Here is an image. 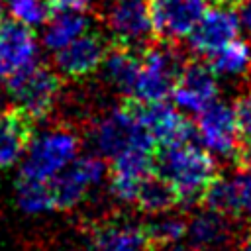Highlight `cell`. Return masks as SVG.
Masks as SVG:
<instances>
[{"label":"cell","mask_w":251,"mask_h":251,"mask_svg":"<svg viewBox=\"0 0 251 251\" xmlns=\"http://www.w3.org/2000/svg\"><path fill=\"white\" fill-rule=\"evenodd\" d=\"M206 10V0H149L153 33L171 41L188 37Z\"/></svg>","instance_id":"cell-14"},{"label":"cell","mask_w":251,"mask_h":251,"mask_svg":"<svg viewBox=\"0 0 251 251\" xmlns=\"http://www.w3.org/2000/svg\"><path fill=\"white\" fill-rule=\"evenodd\" d=\"M186 51L171 39H153L141 51V73L131 96L141 102L167 100L188 63Z\"/></svg>","instance_id":"cell-2"},{"label":"cell","mask_w":251,"mask_h":251,"mask_svg":"<svg viewBox=\"0 0 251 251\" xmlns=\"http://www.w3.org/2000/svg\"><path fill=\"white\" fill-rule=\"evenodd\" d=\"M239 16L235 6L226 2H216L206 10L202 20L188 35V49L196 57H210L229 41H233L239 33Z\"/></svg>","instance_id":"cell-11"},{"label":"cell","mask_w":251,"mask_h":251,"mask_svg":"<svg viewBox=\"0 0 251 251\" xmlns=\"http://www.w3.org/2000/svg\"><path fill=\"white\" fill-rule=\"evenodd\" d=\"M16 196H18V206L27 214H39V212L53 210V196H51L49 180L18 176Z\"/></svg>","instance_id":"cell-25"},{"label":"cell","mask_w":251,"mask_h":251,"mask_svg":"<svg viewBox=\"0 0 251 251\" xmlns=\"http://www.w3.org/2000/svg\"><path fill=\"white\" fill-rule=\"evenodd\" d=\"M196 129L202 145L222 157L233 159L243 141L233 106L220 100L198 112Z\"/></svg>","instance_id":"cell-12"},{"label":"cell","mask_w":251,"mask_h":251,"mask_svg":"<svg viewBox=\"0 0 251 251\" xmlns=\"http://www.w3.org/2000/svg\"><path fill=\"white\" fill-rule=\"evenodd\" d=\"M90 139L96 151L110 159L135 145L159 149L139 120L135 96H124L116 108L98 118L90 127Z\"/></svg>","instance_id":"cell-3"},{"label":"cell","mask_w":251,"mask_h":251,"mask_svg":"<svg viewBox=\"0 0 251 251\" xmlns=\"http://www.w3.org/2000/svg\"><path fill=\"white\" fill-rule=\"evenodd\" d=\"M233 110H235V118L241 129V137L245 141H251V86L235 98Z\"/></svg>","instance_id":"cell-27"},{"label":"cell","mask_w":251,"mask_h":251,"mask_svg":"<svg viewBox=\"0 0 251 251\" xmlns=\"http://www.w3.org/2000/svg\"><path fill=\"white\" fill-rule=\"evenodd\" d=\"M133 204L137 206L139 212L147 216L167 214L180 204V194L169 178H165L155 171L141 180Z\"/></svg>","instance_id":"cell-20"},{"label":"cell","mask_w":251,"mask_h":251,"mask_svg":"<svg viewBox=\"0 0 251 251\" xmlns=\"http://www.w3.org/2000/svg\"><path fill=\"white\" fill-rule=\"evenodd\" d=\"M206 61L210 63V67L214 69V73L218 76L235 78V76L245 75V71L249 69L251 49H249L247 41L235 37L233 41H229L227 45H224L222 49H218L216 53L206 57Z\"/></svg>","instance_id":"cell-24"},{"label":"cell","mask_w":251,"mask_h":251,"mask_svg":"<svg viewBox=\"0 0 251 251\" xmlns=\"http://www.w3.org/2000/svg\"><path fill=\"white\" fill-rule=\"evenodd\" d=\"M4 84L14 104L25 108L37 122L51 116L63 92V76L53 65L49 67L39 59L16 69Z\"/></svg>","instance_id":"cell-4"},{"label":"cell","mask_w":251,"mask_h":251,"mask_svg":"<svg viewBox=\"0 0 251 251\" xmlns=\"http://www.w3.org/2000/svg\"><path fill=\"white\" fill-rule=\"evenodd\" d=\"M37 59V39L31 25L12 18H0V80L16 69Z\"/></svg>","instance_id":"cell-17"},{"label":"cell","mask_w":251,"mask_h":251,"mask_svg":"<svg viewBox=\"0 0 251 251\" xmlns=\"http://www.w3.org/2000/svg\"><path fill=\"white\" fill-rule=\"evenodd\" d=\"M233 163H235L237 171L251 175V141H245V139L241 141V145L233 157Z\"/></svg>","instance_id":"cell-30"},{"label":"cell","mask_w":251,"mask_h":251,"mask_svg":"<svg viewBox=\"0 0 251 251\" xmlns=\"http://www.w3.org/2000/svg\"><path fill=\"white\" fill-rule=\"evenodd\" d=\"M100 69L108 84H112L124 96H131L141 73V51L112 43Z\"/></svg>","instance_id":"cell-19"},{"label":"cell","mask_w":251,"mask_h":251,"mask_svg":"<svg viewBox=\"0 0 251 251\" xmlns=\"http://www.w3.org/2000/svg\"><path fill=\"white\" fill-rule=\"evenodd\" d=\"M100 18L112 43L143 51L155 39L149 0H100Z\"/></svg>","instance_id":"cell-6"},{"label":"cell","mask_w":251,"mask_h":251,"mask_svg":"<svg viewBox=\"0 0 251 251\" xmlns=\"http://www.w3.org/2000/svg\"><path fill=\"white\" fill-rule=\"evenodd\" d=\"M155 171L176 186L184 206H200L204 192L220 176L216 159L204 149L200 139L159 147Z\"/></svg>","instance_id":"cell-1"},{"label":"cell","mask_w":251,"mask_h":251,"mask_svg":"<svg viewBox=\"0 0 251 251\" xmlns=\"http://www.w3.org/2000/svg\"><path fill=\"white\" fill-rule=\"evenodd\" d=\"M245 227L241 220L202 206V210L188 218L186 237L198 251H235Z\"/></svg>","instance_id":"cell-9"},{"label":"cell","mask_w":251,"mask_h":251,"mask_svg":"<svg viewBox=\"0 0 251 251\" xmlns=\"http://www.w3.org/2000/svg\"><path fill=\"white\" fill-rule=\"evenodd\" d=\"M110 47L112 39L100 31L86 29L59 51H53V67L63 78H86L102 67Z\"/></svg>","instance_id":"cell-8"},{"label":"cell","mask_w":251,"mask_h":251,"mask_svg":"<svg viewBox=\"0 0 251 251\" xmlns=\"http://www.w3.org/2000/svg\"><path fill=\"white\" fill-rule=\"evenodd\" d=\"M161 251H198V249H196V247H192L190 243H188V245L173 243V245H169V247H165V249H161Z\"/></svg>","instance_id":"cell-33"},{"label":"cell","mask_w":251,"mask_h":251,"mask_svg":"<svg viewBox=\"0 0 251 251\" xmlns=\"http://www.w3.org/2000/svg\"><path fill=\"white\" fill-rule=\"evenodd\" d=\"M108 175V167L102 157L98 155H82L69 163L61 173L49 178L51 196H53V210L71 212L76 208L92 186H98Z\"/></svg>","instance_id":"cell-7"},{"label":"cell","mask_w":251,"mask_h":251,"mask_svg":"<svg viewBox=\"0 0 251 251\" xmlns=\"http://www.w3.org/2000/svg\"><path fill=\"white\" fill-rule=\"evenodd\" d=\"M88 29V18L82 12H59L45 24L43 45L49 51H59L75 37Z\"/></svg>","instance_id":"cell-22"},{"label":"cell","mask_w":251,"mask_h":251,"mask_svg":"<svg viewBox=\"0 0 251 251\" xmlns=\"http://www.w3.org/2000/svg\"><path fill=\"white\" fill-rule=\"evenodd\" d=\"M94 0H47V6L51 10V16L59 12H88L92 8Z\"/></svg>","instance_id":"cell-28"},{"label":"cell","mask_w":251,"mask_h":251,"mask_svg":"<svg viewBox=\"0 0 251 251\" xmlns=\"http://www.w3.org/2000/svg\"><path fill=\"white\" fill-rule=\"evenodd\" d=\"M218 75L210 67V63L202 57L188 59L178 76V82L173 90V100L178 108L188 112H202L212 102L218 100Z\"/></svg>","instance_id":"cell-15"},{"label":"cell","mask_w":251,"mask_h":251,"mask_svg":"<svg viewBox=\"0 0 251 251\" xmlns=\"http://www.w3.org/2000/svg\"><path fill=\"white\" fill-rule=\"evenodd\" d=\"M80 137L67 126H57L35 137L20 167V176L49 180L76 159Z\"/></svg>","instance_id":"cell-5"},{"label":"cell","mask_w":251,"mask_h":251,"mask_svg":"<svg viewBox=\"0 0 251 251\" xmlns=\"http://www.w3.org/2000/svg\"><path fill=\"white\" fill-rule=\"evenodd\" d=\"M235 182H237V188H239V196H241L243 210L251 216V175H249V173H241V171H237V175H235Z\"/></svg>","instance_id":"cell-29"},{"label":"cell","mask_w":251,"mask_h":251,"mask_svg":"<svg viewBox=\"0 0 251 251\" xmlns=\"http://www.w3.org/2000/svg\"><path fill=\"white\" fill-rule=\"evenodd\" d=\"M235 251H251V226H247L237 241V247Z\"/></svg>","instance_id":"cell-32"},{"label":"cell","mask_w":251,"mask_h":251,"mask_svg":"<svg viewBox=\"0 0 251 251\" xmlns=\"http://www.w3.org/2000/svg\"><path fill=\"white\" fill-rule=\"evenodd\" d=\"M59 251H78V249H75V247H63V249H59Z\"/></svg>","instance_id":"cell-34"},{"label":"cell","mask_w":251,"mask_h":251,"mask_svg":"<svg viewBox=\"0 0 251 251\" xmlns=\"http://www.w3.org/2000/svg\"><path fill=\"white\" fill-rule=\"evenodd\" d=\"M157 149L153 147H129L116 155L108 167V184L116 200L133 204L139 184L145 176L155 173Z\"/></svg>","instance_id":"cell-10"},{"label":"cell","mask_w":251,"mask_h":251,"mask_svg":"<svg viewBox=\"0 0 251 251\" xmlns=\"http://www.w3.org/2000/svg\"><path fill=\"white\" fill-rule=\"evenodd\" d=\"M237 16H239V24L245 29V33L251 37V0H239L237 6Z\"/></svg>","instance_id":"cell-31"},{"label":"cell","mask_w":251,"mask_h":251,"mask_svg":"<svg viewBox=\"0 0 251 251\" xmlns=\"http://www.w3.org/2000/svg\"><path fill=\"white\" fill-rule=\"evenodd\" d=\"M137 114L157 147L178 145L198 137L196 124H192L182 112L169 106L165 100L141 102L137 98Z\"/></svg>","instance_id":"cell-13"},{"label":"cell","mask_w":251,"mask_h":251,"mask_svg":"<svg viewBox=\"0 0 251 251\" xmlns=\"http://www.w3.org/2000/svg\"><path fill=\"white\" fill-rule=\"evenodd\" d=\"M6 2L10 14L31 27L43 25L51 20V10L47 6V0H6Z\"/></svg>","instance_id":"cell-26"},{"label":"cell","mask_w":251,"mask_h":251,"mask_svg":"<svg viewBox=\"0 0 251 251\" xmlns=\"http://www.w3.org/2000/svg\"><path fill=\"white\" fill-rule=\"evenodd\" d=\"M90 251H151L141 224L112 218L94 224L88 239Z\"/></svg>","instance_id":"cell-18"},{"label":"cell","mask_w":251,"mask_h":251,"mask_svg":"<svg viewBox=\"0 0 251 251\" xmlns=\"http://www.w3.org/2000/svg\"><path fill=\"white\" fill-rule=\"evenodd\" d=\"M200 206L216 210L220 214H226L229 218L241 220L243 216V204H241V196H239V188L233 178H226V176H216L212 180V184L208 186V190L202 196Z\"/></svg>","instance_id":"cell-23"},{"label":"cell","mask_w":251,"mask_h":251,"mask_svg":"<svg viewBox=\"0 0 251 251\" xmlns=\"http://www.w3.org/2000/svg\"><path fill=\"white\" fill-rule=\"evenodd\" d=\"M143 233L147 237L149 249L151 251H161L173 243H178L188 229V218L180 216V214H157L153 216V220L143 222Z\"/></svg>","instance_id":"cell-21"},{"label":"cell","mask_w":251,"mask_h":251,"mask_svg":"<svg viewBox=\"0 0 251 251\" xmlns=\"http://www.w3.org/2000/svg\"><path fill=\"white\" fill-rule=\"evenodd\" d=\"M249 73H251V63H249Z\"/></svg>","instance_id":"cell-35"},{"label":"cell","mask_w":251,"mask_h":251,"mask_svg":"<svg viewBox=\"0 0 251 251\" xmlns=\"http://www.w3.org/2000/svg\"><path fill=\"white\" fill-rule=\"evenodd\" d=\"M37 120L22 106L14 104L0 116V169L14 167L35 139Z\"/></svg>","instance_id":"cell-16"}]
</instances>
